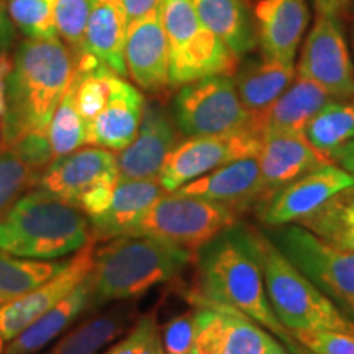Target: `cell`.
I'll use <instances>...</instances> for the list:
<instances>
[{
    "instance_id": "d4e9b609",
    "label": "cell",
    "mask_w": 354,
    "mask_h": 354,
    "mask_svg": "<svg viewBox=\"0 0 354 354\" xmlns=\"http://www.w3.org/2000/svg\"><path fill=\"white\" fill-rule=\"evenodd\" d=\"M333 97L310 79L295 74L286 92L256 122V130L264 133H295L305 135V128L318 110Z\"/></svg>"
},
{
    "instance_id": "8fae6325",
    "label": "cell",
    "mask_w": 354,
    "mask_h": 354,
    "mask_svg": "<svg viewBox=\"0 0 354 354\" xmlns=\"http://www.w3.org/2000/svg\"><path fill=\"white\" fill-rule=\"evenodd\" d=\"M297 74L336 100L354 97V66L338 17L317 15L302 48Z\"/></svg>"
},
{
    "instance_id": "ee69618b",
    "label": "cell",
    "mask_w": 354,
    "mask_h": 354,
    "mask_svg": "<svg viewBox=\"0 0 354 354\" xmlns=\"http://www.w3.org/2000/svg\"><path fill=\"white\" fill-rule=\"evenodd\" d=\"M268 354H292L289 349H287V346L282 342H279V339L276 338L274 339V343L271 344V348H269Z\"/></svg>"
},
{
    "instance_id": "9a60e30c",
    "label": "cell",
    "mask_w": 354,
    "mask_h": 354,
    "mask_svg": "<svg viewBox=\"0 0 354 354\" xmlns=\"http://www.w3.org/2000/svg\"><path fill=\"white\" fill-rule=\"evenodd\" d=\"M118 180L117 154L99 146L56 158L37 176L38 189L77 207L86 194Z\"/></svg>"
},
{
    "instance_id": "52a82bcc",
    "label": "cell",
    "mask_w": 354,
    "mask_h": 354,
    "mask_svg": "<svg viewBox=\"0 0 354 354\" xmlns=\"http://www.w3.org/2000/svg\"><path fill=\"white\" fill-rule=\"evenodd\" d=\"M269 236L339 312L354 323V251L330 245L299 223L274 227Z\"/></svg>"
},
{
    "instance_id": "8992f818",
    "label": "cell",
    "mask_w": 354,
    "mask_h": 354,
    "mask_svg": "<svg viewBox=\"0 0 354 354\" xmlns=\"http://www.w3.org/2000/svg\"><path fill=\"white\" fill-rule=\"evenodd\" d=\"M161 15L169 44L171 86L232 74L238 57L198 19L192 0H161Z\"/></svg>"
},
{
    "instance_id": "30bf717a",
    "label": "cell",
    "mask_w": 354,
    "mask_h": 354,
    "mask_svg": "<svg viewBox=\"0 0 354 354\" xmlns=\"http://www.w3.org/2000/svg\"><path fill=\"white\" fill-rule=\"evenodd\" d=\"M263 135L253 127L221 135L189 136L166 158L159 171V183L166 192H174L216 167L241 158L258 156Z\"/></svg>"
},
{
    "instance_id": "e0dca14e",
    "label": "cell",
    "mask_w": 354,
    "mask_h": 354,
    "mask_svg": "<svg viewBox=\"0 0 354 354\" xmlns=\"http://www.w3.org/2000/svg\"><path fill=\"white\" fill-rule=\"evenodd\" d=\"M174 192L192 196L228 207L236 214L263 203L266 189L258 158H241L216 167Z\"/></svg>"
},
{
    "instance_id": "7dc6e473",
    "label": "cell",
    "mask_w": 354,
    "mask_h": 354,
    "mask_svg": "<svg viewBox=\"0 0 354 354\" xmlns=\"http://www.w3.org/2000/svg\"><path fill=\"white\" fill-rule=\"evenodd\" d=\"M8 302H10V300H8L7 297H3V295L0 294V308H2V307H6V305H7Z\"/></svg>"
},
{
    "instance_id": "d6a6232c",
    "label": "cell",
    "mask_w": 354,
    "mask_h": 354,
    "mask_svg": "<svg viewBox=\"0 0 354 354\" xmlns=\"http://www.w3.org/2000/svg\"><path fill=\"white\" fill-rule=\"evenodd\" d=\"M56 0H10L8 13L30 38H55Z\"/></svg>"
},
{
    "instance_id": "6da1fadb",
    "label": "cell",
    "mask_w": 354,
    "mask_h": 354,
    "mask_svg": "<svg viewBox=\"0 0 354 354\" xmlns=\"http://www.w3.org/2000/svg\"><path fill=\"white\" fill-rule=\"evenodd\" d=\"M192 300L236 310L284 344L294 339L269 302L250 230L233 225L197 251V290Z\"/></svg>"
},
{
    "instance_id": "2e32d148",
    "label": "cell",
    "mask_w": 354,
    "mask_h": 354,
    "mask_svg": "<svg viewBox=\"0 0 354 354\" xmlns=\"http://www.w3.org/2000/svg\"><path fill=\"white\" fill-rule=\"evenodd\" d=\"M127 71L145 91H161L171 86L169 44L161 6L128 24L125 41Z\"/></svg>"
},
{
    "instance_id": "74e56055",
    "label": "cell",
    "mask_w": 354,
    "mask_h": 354,
    "mask_svg": "<svg viewBox=\"0 0 354 354\" xmlns=\"http://www.w3.org/2000/svg\"><path fill=\"white\" fill-rule=\"evenodd\" d=\"M7 148L13 149L17 156L37 174H39L50 162L55 161V154H53L50 138H48V131L28 133V135L13 141Z\"/></svg>"
},
{
    "instance_id": "cb8c5ba5",
    "label": "cell",
    "mask_w": 354,
    "mask_h": 354,
    "mask_svg": "<svg viewBox=\"0 0 354 354\" xmlns=\"http://www.w3.org/2000/svg\"><path fill=\"white\" fill-rule=\"evenodd\" d=\"M84 53H88L118 76L128 74L125 41L128 17L123 0H88Z\"/></svg>"
},
{
    "instance_id": "f6af8a7d",
    "label": "cell",
    "mask_w": 354,
    "mask_h": 354,
    "mask_svg": "<svg viewBox=\"0 0 354 354\" xmlns=\"http://www.w3.org/2000/svg\"><path fill=\"white\" fill-rule=\"evenodd\" d=\"M8 37V32H7V24H6V17H3V10H2V6H0V48H2V44L6 43V39ZM3 53V51H0Z\"/></svg>"
},
{
    "instance_id": "e575fe53",
    "label": "cell",
    "mask_w": 354,
    "mask_h": 354,
    "mask_svg": "<svg viewBox=\"0 0 354 354\" xmlns=\"http://www.w3.org/2000/svg\"><path fill=\"white\" fill-rule=\"evenodd\" d=\"M88 0H56V30L74 56L84 53L88 20Z\"/></svg>"
},
{
    "instance_id": "ffe728a7",
    "label": "cell",
    "mask_w": 354,
    "mask_h": 354,
    "mask_svg": "<svg viewBox=\"0 0 354 354\" xmlns=\"http://www.w3.org/2000/svg\"><path fill=\"white\" fill-rule=\"evenodd\" d=\"M256 158L264 180V202L292 180L333 161L312 146L305 135L295 133H264Z\"/></svg>"
},
{
    "instance_id": "f35d334b",
    "label": "cell",
    "mask_w": 354,
    "mask_h": 354,
    "mask_svg": "<svg viewBox=\"0 0 354 354\" xmlns=\"http://www.w3.org/2000/svg\"><path fill=\"white\" fill-rule=\"evenodd\" d=\"M196 331V315L194 312H185L166 323L161 331L162 349L165 354H190Z\"/></svg>"
},
{
    "instance_id": "7c38bea8",
    "label": "cell",
    "mask_w": 354,
    "mask_h": 354,
    "mask_svg": "<svg viewBox=\"0 0 354 354\" xmlns=\"http://www.w3.org/2000/svg\"><path fill=\"white\" fill-rule=\"evenodd\" d=\"M190 354H268L276 336L236 310L201 300Z\"/></svg>"
},
{
    "instance_id": "277c9868",
    "label": "cell",
    "mask_w": 354,
    "mask_h": 354,
    "mask_svg": "<svg viewBox=\"0 0 354 354\" xmlns=\"http://www.w3.org/2000/svg\"><path fill=\"white\" fill-rule=\"evenodd\" d=\"M91 240L86 214L43 189L24 194L0 216V251L19 258L59 259Z\"/></svg>"
},
{
    "instance_id": "7402d4cb",
    "label": "cell",
    "mask_w": 354,
    "mask_h": 354,
    "mask_svg": "<svg viewBox=\"0 0 354 354\" xmlns=\"http://www.w3.org/2000/svg\"><path fill=\"white\" fill-rule=\"evenodd\" d=\"M166 194L159 177L151 179H118L109 207L88 220L95 241L112 240L127 234L138 223L146 210Z\"/></svg>"
},
{
    "instance_id": "484cf974",
    "label": "cell",
    "mask_w": 354,
    "mask_h": 354,
    "mask_svg": "<svg viewBox=\"0 0 354 354\" xmlns=\"http://www.w3.org/2000/svg\"><path fill=\"white\" fill-rule=\"evenodd\" d=\"M92 300V279L79 284L69 295L43 313L37 322L13 338L3 354H37L66 330L88 308Z\"/></svg>"
},
{
    "instance_id": "3957f363",
    "label": "cell",
    "mask_w": 354,
    "mask_h": 354,
    "mask_svg": "<svg viewBox=\"0 0 354 354\" xmlns=\"http://www.w3.org/2000/svg\"><path fill=\"white\" fill-rule=\"evenodd\" d=\"M183 246L153 236L122 234L95 250L92 279L94 307L133 300L169 282L192 261Z\"/></svg>"
},
{
    "instance_id": "44dd1931",
    "label": "cell",
    "mask_w": 354,
    "mask_h": 354,
    "mask_svg": "<svg viewBox=\"0 0 354 354\" xmlns=\"http://www.w3.org/2000/svg\"><path fill=\"white\" fill-rule=\"evenodd\" d=\"M145 112L141 92L115 74L105 107L87 127V145L122 151L135 140Z\"/></svg>"
},
{
    "instance_id": "83f0119b",
    "label": "cell",
    "mask_w": 354,
    "mask_h": 354,
    "mask_svg": "<svg viewBox=\"0 0 354 354\" xmlns=\"http://www.w3.org/2000/svg\"><path fill=\"white\" fill-rule=\"evenodd\" d=\"M131 320L128 307L112 308L66 333L46 354H97L125 333Z\"/></svg>"
},
{
    "instance_id": "9c48e42d",
    "label": "cell",
    "mask_w": 354,
    "mask_h": 354,
    "mask_svg": "<svg viewBox=\"0 0 354 354\" xmlns=\"http://www.w3.org/2000/svg\"><path fill=\"white\" fill-rule=\"evenodd\" d=\"M176 128L183 135H221L251 127L232 76L218 74L184 84L172 102Z\"/></svg>"
},
{
    "instance_id": "1f68e13d",
    "label": "cell",
    "mask_w": 354,
    "mask_h": 354,
    "mask_svg": "<svg viewBox=\"0 0 354 354\" xmlns=\"http://www.w3.org/2000/svg\"><path fill=\"white\" fill-rule=\"evenodd\" d=\"M48 138H50L55 159L76 151L81 146L87 145V123L79 113L76 105V82L71 81L68 91L55 115H53L50 127H48Z\"/></svg>"
},
{
    "instance_id": "836d02e7",
    "label": "cell",
    "mask_w": 354,
    "mask_h": 354,
    "mask_svg": "<svg viewBox=\"0 0 354 354\" xmlns=\"http://www.w3.org/2000/svg\"><path fill=\"white\" fill-rule=\"evenodd\" d=\"M35 183L37 172L30 169L13 149L0 146V216Z\"/></svg>"
},
{
    "instance_id": "4316f807",
    "label": "cell",
    "mask_w": 354,
    "mask_h": 354,
    "mask_svg": "<svg viewBox=\"0 0 354 354\" xmlns=\"http://www.w3.org/2000/svg\"><path fill=\"white\" fill-rule=\"evenodd\" d=\"M198 19L238 59L258 44L250 8L243 0H192Z\"/></svg>"
},
{
    "instance_id": "7a4b0ae2",
    "label": "cell",
    "mask_w": 354,
    "mask_h": 354,
    "mask_svg": "<svg viewBox=\"0 0 354 354\" xmlns=\"http://www.w3.org/2000/svg\"><path fill=\"white\" fill-rule=\"evenodd\" d=\"M76 56L55 38H30L19 46L7 82V110L2 117V146L28 133L48 131L68 91Z\"/></svg>"
},
{
    "instance_id": "ba28073f",
    "label": "cell",
    "mask_w": 354,
    "mask_h": 354,
    "mask_svg": "<svg viewBox=\"0 0 354 354\" xmlns=\"http://www.w3.org/2000/svg\"><path fill=\"white\" fill-rule=\"evenodd\" d=\"M236 212L220 203L179 192H166L127 234L153 236L197 253L212 238L233 227Z\"/></svg>"
},
{
    "instance_id": "5bb4252c",
    "label": "cell",
    "mask_w": 354,
    "mask_h": 354,
    "mask_svg": "<svg viewBox=\"0 0 354 354\" xmlns=\"http://www.w3.org/2000/svg\"><path fill=\"white\" fill-rule=\"evenodd\" d=\"M95 243L97 241L92 238L81 251H77L76 256L68 259V263L56 276L48 279L28 294L10 300L6 307L0 308V333L6 342L17 338L43 313H46L66 295H69L84 279L91 276L94 269Z\"/></svg>"
},
{
    "instance_id": "d6986e66",
    "label": "cell",
    "mask_w": 354,
    "mask_h": 354,
    "mask_svg": "<svg viewBox=\"0 0 354 354\" xmlns=\"http://www.w3.org/2000/svg\"><path fill=\"white\" fill-rule=\"evenodd\" d=\"M261 55L294 63L308 24L305 0H251Z\"/></svg>"
},
{
    "instance_id": "4fadbf2b",
    "label": "cell",
    "mask_w": 354,
    "mask_h": 354,
    "mask_svg": "<svg viewBox=\"0 0 354 354\" xmlns=\"http://www.w3.org/2000/svg\"><path fill=\"white\" fill-rule=\"evenodd\" d=\"M354 185V176L335 161L315 167L261 203V220L269 227L299 223L342 190Z\"/></svg>"
},
{
    "instance_id": "ab89813d",
    "label": "cell",
    "mask_w": 354,
    "mask_h": 354,
    "mask_svg": "<svg viewBox=\"0 0 354 354\" xmlns=\"http://www.w3.org/2000/svg\"><path fill=\"white\" fill-rule=\"evenodd\" d=\"M13 61L6 51L0 53V118L6 115L7 110V82L12 73Z\"/></svg>"
},
{
    "instance_id": "8d00e7d4",
    "label": "cell",
    "mask_w": 354,
    "mask_h": 354,
    "mask_svg": "<svg viewBox=\"0 0 354 354\" xmlns=\"http://www.w3.org/2000/svg\"><path fill=\"white\" fill-rule=\"evenodd\" d=\"M290 335L313 354H354V333L349 331L312 330Z\"/></svg>"
},
{
    "instance_id": "ac0fdd59",
    "label": "cell",
    "mask_w": 354,
    "mask_h": 354,
    "mask_svg": "<svg viewBox=\"0 0 354 354\" xmlns=\"http://www.w3.org/2000/svg\"><path fill=\"white\" fill-rule=\"evenodd\" d=\"M176 123L159 104L145 105L138 133L117 154L118 179L158 177L166 158L177 145Z\"/></svg>"
},
{
    "instance_id": "b9f144b4",
    "label": "cell",
    "mask_w": 354,
    "mask_h": 354,
    "mask_svg": "<svg viewBox=\"0 0 354 354\" xmlns=\"http://www.w3.org/2000/svg\"><path fill=\"white\" fill-rule=\"evenodd\" d=\"M331 159L346 169L349 174L354 176V140L348 141L346 145H343L342 148H338L336 151L331 154Z\"/></svg>"
},
{
    "instance_id": "f1b7e54d",
    "label": "cell",
    "mask_w": 354,
    "mask_h": 354,
    "mask_svg": "<svg viewBox=\"0 0 354 354\" xmlns=\"http://www.w3.org/2000/svg\"><path fill=\"white\" fill-rule=\"evenodd\" d=\"M299 225L330 245L354 251V185L336 194Z\"/></svg>"
},
{
    "instance_id": "f546056e",
    "label": "cell",
    "mask_w": 354,
    "mask_h": 354,
    "mask_svg": "<svg viewBox=\"0 0 354 354\" xmlns=\"http://www.w3.org/2000/svg\"><path fill=\"white\" fill-rule=\"evenodd\" d=\"M305 138L331 158L336 149L354 140V102L330 100L308 122Z\"/></svg>"
},
{
    "instance_id": "4dcf8cb0",
    "label": "cell",
    "mask_w": 354,
    "mask_h": 354,
    "mask_svg": "<svg viewBox=\"0 0 354 354\" xmlns=\"http://www.w3.org/2000/svg\"><path fill=\"white\" fill-rule=\"evenodd\" d=\"M68 261L19 258L0 251V294L8 300L28 294L56 276Z\"/></svg>"
},
{
    "instance_id": "5b68a950",
    "label": "cell",
    "mask_w": 354,
    "mask_h": 354,
    "mask_svg": "<svg viewBox=\"0 0 354 354\" xmlns=\"http://www.w3.org/2000/svg\"><path fill=\"white\" fill-rule=\"evenodd\" d=\"M266 292L279 322L289 333L333 330L354 333V323L276 246L269 234L251 232Z\"/></svg>"
},
{
    "instance_id": "c3c4849f",
    "label": "cell",
    "mask_w": 354,
    "mask_h": 354,
    "mask_svg": "<svg viewBox=\"0 0 354 354\" xmlns=\"http://www.w3.org/2000/svg\"><path fill=\"white\" fill-rule=\"evenodd\" d=\"M3 343H6V339H3L2 333H0V354H3V351H6V348H3Z\"/></svg>"
},
{
    "instance_id": "7bdbcfd3",
    "label": "cell",
    "mask_w": 354,
    "mask_h": 354,
    "mask_svg": "<svg viewBox=\"0 0 354 354\" xmlns=\"http://www.w3.org/2000/svg\"><path fill=\"white\" fill-rule=\"evenodd\" d=\"M349 0H315L318 15L339 17L346 10Z\"/></svg>"
},
{
    "instance_id": "60d3db41",
    "label": "cell",
    "mask_w": 354,
    "mask_h": 354,
    "mask_svg": "<svg viewBox=\"0 0 354 354\" xmlns=\"http://www.w3.org/2000/svg\"><path fill=\"white\" fill-rule=\"evenodd\" d=\"M123 6L127 10L128 24H130L131 20L140 19V17L158 8L161 6V0H123Z\"/></svg>"
},
{
    "instance_id": "603a6c76",
    "label": "cell",
    "mask_w": 354,
    "mask_h": 354,
    "mask_svg": "<svg viewBox=\"0 0 354 354\" xmlns=\"http://www.w3.org/2000/svg\"><path fill=\"white\" fill-rule=\"evenodd\" d=\"M297 69L294 63L271 59L261 55L251 57L234 71V86L243 107L250 115V125L256 130V122L294 81ZM258 131V130H256Z\"/></svg>"
},
{
    "instance_id": "bcb514c9",
    "label": "cell",
    "mask_w": 354,
    "mask_h": 354,
    "mask_svg": "<svg viewBox=\"0 0 354 354\" xmlns=\"http://www.w3.org/2000/svg\"><path fill=\"white\" fill-rule=\"evenodd\" d=\"M286 346L292 354H313V353H310L308 349H305L302 344H299L297 342H295V339H292V342L287 343Z\"/></svg>"
},
{
    "instance_id": "d590c367",
    "label": "cell",
    "mask_w": 354,
    "mask_h": 354,
    "mask_svg": "<svg viewBox=\"0 0 354 354\" xmlns=\"http://www.w3.org/2000/svg\"><path fill=\"white\" fill-rule=\"evenodd\" d=\"M104 354H165L156 318L154 315L141 317L120 342Z\"/></svg>"
}]
</instances>
